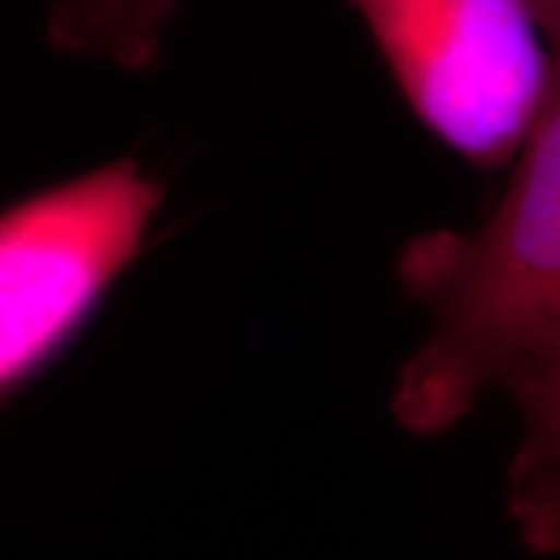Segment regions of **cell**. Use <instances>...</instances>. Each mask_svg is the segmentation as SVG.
<instances>
[{
    "label": "cell",
    "mask_w": 560,
    "mask_h": 560,
    "mask_svg": "<svg viewBox=\"0 0 560 560\" xmlns=\"http://www.w3.org/2000/svg\"><path fill=\"white\" fill-rule=\"evenodd\" d=\"M548 47L539 113L477 231H433L399 261L430 334L405 361L393 415L415 436L455 427L489 386L560 337V0H526Z\"/></svg>",
    "instance_id": "obj_1"
},
{
    "label": "cell",
    "mask_w": 560,
    "mask_h": 560,
    "mask_svg": "<svg viewBox=\"0 0 560 560\" xmlns=\"http://www.w3.org/2000/svg\"><path fill=\"white\" fill-rule=\"evenodd\" d=\"M401 97L480 168L514 160L548 84V47L526 0H349Z\"/></svg>",
    "instance_id": "obj_2"
},
{
    "label": "cell",
    "mask_w": 560,
    "mask_h": 560,
    "mask_svg": "<svg viewBox=\"0 0 560 560\" xmlns=\"http://www.w3.org/2000/svg\"><path fill=\"white\" fill-rule=\"evenodd\" d=\"M156 209V180L116 160L0 212V399L75 337Z\"/></svg>",
    "instance_id": "obj_3"
},
{
    "label": "cell",
    "mask_w": 560,
    "mask_h": 560,
    "mask_svg": "<svg viewBox=\"0 0 560 560\" xmlns=\"http://www.w3.org/2000/svg\"><path fill=\"white\" fill-rule=\"evenodd\" d=\"M501 386L521 411L508 511L533 555H560V337L523 355Z\"/></svg>",
    "instance_id": "obj_4"
},
{
    "label": "cell",
    "mask_w": 560,
    "mask_h": 560,
    "mask_svg": "<svg viewBox=\"0 0 560 560\" xmlns=\"http://www.w3.org/2000/svg\"><path fill=\"white\" fill-rule=\"evenodd\" d=\"M175 7L178 0H50L47 32L69 54L143 69L156 57Z\"/></svg>",
    "instance_id": "obj_5"
}]
</instances>
